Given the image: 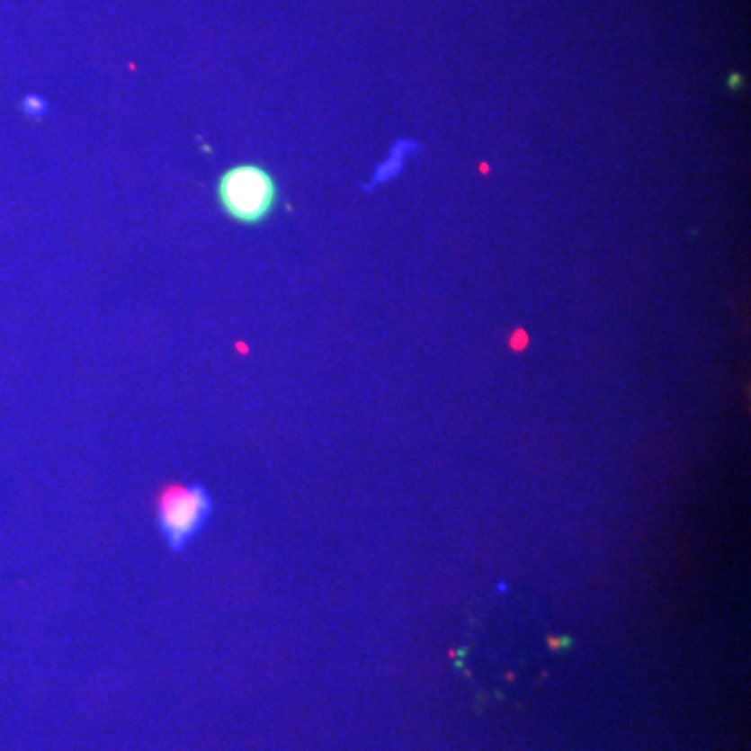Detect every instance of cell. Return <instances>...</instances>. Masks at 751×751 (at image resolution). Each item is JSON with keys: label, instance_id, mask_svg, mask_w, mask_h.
<instances>
[{"label": "cell", "instance_id": "7a4b0ae2", "mask_svg": "<svg viewBox=\"0 0 751 751\" xmlns=\"http://www.w3.org/2000/svg\"><path fill=\"white\" fill-rule=\"evenodd\" d=\"M211 495L202 485L169 482L156 493V526L172 551H182L205 528L211 515Z\"/></svg>", "mask_w": 751, "mask_h": 751}, {"label": "cell", "instance_id": "6da1fadb", "mask_svg": "<svg viewBox=\"0 0 751 751\" xmlns=\"http://www.w3.org/2000/svg\"><path fill=\"white\" fill-rule=\"evenodd\" d=\"M215 197L228 218L243 226H259L276 211L280 186L276 175L259 163L228 167L215 184Z\"/></svg>", "mask_w": 751, "mask_h": 751}]
</instances>
